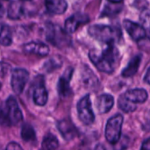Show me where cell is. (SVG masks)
Returning a JSON list of instances; mask_svg holds the SVG:
<instances>
[{
  "instance_id": "6da1fadb",
  "label": "cell",
  "mask_w": 150,
  "mask_h": 150,
  "mask_svg": "<svg viewBox=\"0 0 150 150\" xmlns=\"http://www.w3.org/2000/svg\"><path fill=\"white\" fill-rule=\"evenodd\" d=\"M90 59L96 66V68L108 74L114 71L120 60V52L114 44H108V46L101 52L92 50L90 52Z\"/></svg>"
},
{
  "instance_id": "7a4b0ae2",
  "label": "cell",
  "mask_w": 150,
  "mask_h": 150,
  "mask_svg": "<svg viewBox=\"0 0 150 150\" xmlns=\"http://www.w3.org/2000/svg\"><path fill=\"white\" fill-rule=\"evenodd\" d=\"M89 34L97 40L106 44H114L121 39V31L118 27L105 25H93L88 29Z\"/></svg>"
},
{
  "instance_id": "3957f363",
  "label": "cell",
  "mask_w": 150,
  "mask_h": 150,
  "mask_svg": "<svg viewBox=\"0 0 150 150\" xmlns=\"http://www.w3.org/2000/svg\"><path fill=\"white\" fill-rule=\"evenodd\" d=\"M124 118L121 114H116L107 121L105 127V138L112 145L119 142L121 137V128Z\"/></svg>"
},
{
  "instance_id": "277c9868",
  "label": "cell",
  "mask_w": 150,
  "mask_h": 150,
  "mask_svg": "<svg viewBox=\"0 0 150 150\" xmlns=\"http://www.w3.org/2000/svg\"><path fill=\"white\" fill-rule=\"evenodd\" d=\"M68 33L57 25L49 24L47 27L46 37L47 40L54 46L62 47L69 43Z\"/></svg>"
},
{
  "instance_id": "5b68a950",
  "label": "cell",
  "mask_w": 150,
  "mask_h": 150,
  "mask_svg": "<svg viewBox=\"0 0 150 150\" xmlns=\"http://www.w3.org/2000/svg\"><path fill=\"white\" fill-rule=\"evenodd\" d=\"M77 112L79 120L84 125H91L95 120V115L91 107V101L90 95L82 98L77 104Z\"/></svg>"
},
{
  "instance_id": "8992f818",
  "label": "cell",
  "mask_w": 150,
  "mask_h": 150,
  "mask_svg": "<svg viewBox=\"0 0 150 150\" xmlns=\"http://www.w3.org/2000/svg\"><path fill=\"white\" fill-rule=\"evenodd\" d=\"M29 73L24 69H15L11 74V84L12 91L17 95H19L24 91V88L28 81Z\"/></svg>"
},
{
  "instance_id": "52a82bcc",
  "label": "cell",
  "mask_w": 150,
  "mask_h": 150,
  "mask_svg": "<svg viewBox=\"0 0 150 150\" xmlns=\"http://www.w3.org/2000/svg\"><path fill=\"white\" fill-rule=\"evenodd\" d=\"M6 112L11 125H17L23 120V114L18 107L17 100L13 97H10L6 101Z\"/></svg>"
},
{
  "instance_id": "ba28073f",
  "label": "cell",
  "mask_w": 150,
  "mask_h": 150,
  "mask_svg": "<svg viewBox=\"0 0 150 150\" xmlns=\"http://www.w3.org/2000/svg\"><path fill=\"white\" fill-rule=\"evenodd\" d=\"M123 25L127 33L131 36V38L134 40L139 41L146 37V32L142 25L135 23L132 20L126 19L123 22Z\"/></svg>"
},
{
  "instance_id": "9c48e42d",
  "label": "cell",
  "mask_w": 150,
  "mask_h": 150,
  "mask_svg": "<svg viewBox=\"0 0 150 150\" xmlns=\"http://www.w3.org/2000/svg\"><path fill=\"white\" fill-rule=\"evenodd\" d=\"M89 22V17L85 14H81V13H76L74 14L73 16L69 17L66 22H65V28L64 30L68 33H75L78 26Z\"/></svg>"
},
{
  "instance_id": "30bf717a",
  "label": "cell",
  "mask_w": 150,
  "mask_h": 150,
  "mask_svg": "<svg viewBox=\"0 0 150 150\" xmlns=\"http://www.w3.org/2000/svg\"><path fill=\"white\" fill-rule=\"evenodd\" d=\"M23 50L27 54H33L40 56H47L49 54V47L45 43L32 41L23 46Z\"/></svg>"
},
{
  "instance_id": "8fae6325",
  "label": "cell",
  "mask_w": 150,
  "mask_h": 150,
  "mask_svg": "<svg viewBox=\"0 0 150 150\" xmlns=\"http://www.w3.org/2000/svg\"><path fill=\"white\" fill-rule=\"evenodd\" d=\"M57 127L62 137L67 141L74 139L77 134V129L73 125V123L69 120H62L59 121Z\"/></svg>"
},
{
  "instance_id": "7c38bea8",
  "label": "cell",
  "mask_w": 150,
  "mask_h": 150,
  "mask_svg": "<svg viewBox=\"0 0 150 150\" xmlns=\"http://www.w3.org/2000/svg\"><path fill=\"white\" fill-rule=\"evenodd\" d=\"M45 5L48 12L57 15L64 13L68 8L65 0H45Z\"/></svg>"
},
{
  "instance_id": "4fadbf2b",
  "label": "cell",
  "mask_w": 150,
  "mask_h": 150,
  "mask_svg": "<svg viewBox=\"0 0 150 150\" xmlns=\"http://www.w3.org/2000/svg\"><path fill=\"white\" fill-rule=\"evenodd\" d=\"M114 105V98L110 94H103L98 98L97 108L99 113L108 112Z\"/></svg>"
},
{
  "instance_id": "5bb4252c",
  "label": "cell",
  "mask_w": 150,
  "mask_h": 150,
  "mask_svg": "<svg viewBox=\"0 0 150 150\" xmlns=\"http://www.w3.org/2000/svg\"><path fill=\"white\" fill-rule=\"evenodd\" d=\"M72 69H69L66 73L59 79L58 85H57V90L59 94L62 97H67L70 93V87H69V80L71 78L72 75Z\"/></svg>"
},
{
  "instance_id": "9a60e30c",
  "label": "cell",
  "mask_w": 150,
  "mask_h": 150,
  "mask_svg": "<svg viewBox=\"0 0 150 150\" xmlns=\"http://www.w3.org/2000/svg\"><path fill=\"white\" fill-rule=\"evenodd\" d=\"M124 96L134 104H142L148 99V92L144 89H134L127 91Z\"/></svg>"
},
{
  "instance_id": "2e32d148",
  "label": "cell",
  "mask_w": 150,
  "mask_h": 150,
  "mask_svg": "<svg viewBox=\"0 0 150 150\" xmlns=\"http://www.w3.org/2000/svg\"><path fill=\"white\" fill-rule=\"evenodd\" d=\"M141 61H142V55L141 54H138V55H135L134 57H133L130 60L127 66L123 69L122 76H124V77H131V76H134L137 73L138 69H139Z\"/></svg>"
},
{
  "instance_id": "e0dca14e",
  "label": "cell",
  "mask_w": 150,
  "mask_h": 150,
  "mask_svg": "<svg viewBox=\"0 0 150 150\" xmlns=\"http://www.w3.org/2000/svg\"><path fill=\"white\" fill-rule=\"evenodd\" d=\"M8 17L11 19H18L24 14V9L19 1H12L8 6Z\"/></svg>"
},
{
  "instance_id": "ac0fdd59",
  "label": "cell",
  "mask_w": 150,
  "mask_h": 150,
  "mask_svg": "<svg viewBox=\"0 0 150 150\" xmlns=\"http://www.w3.org/2000/svg\"><path fill=\"white\" fill-rule=\"evenodd\" d=\"M33 101L37 105H45L47 102V91L43 85H39L33 91Z\"/></svg>"
},
{
  "instance_id": "d6986e66",
  "label": "cell",
  "mask_w": 150,
  "mask_h": 150,
  "mask_svg": "<svg viewBox=\"0 0 150 150\" xmlns=\"http://www.w3.org/2000/svg\"><path fill=\"white\" fill-rule=\"evenodd\" d=\"M12 42V33L11 28L3 23H0V44L10 46Z\"/></svg>"
},
{
  "instance_id": "ffe728a7",
  "label": "cell",
  "mask_w": 150,
  "mask_h": 150,
  "mask_svg": "<svg viewBox=\"0 0 150 150\" xmlns=\"http://www.w3.org/2000/svg\"><path fill=\"white\" fill-rule=\"evenodd\" d=\"M82 79H83V82L85 84V86H87L89 88H93L98 83L97 76L91 71V69L89 68H86L85 70L83 71Z\"/></svg>"
},
{
  "instance_id": "44dd1931",
  "label": "cell",
  "mask_w": 150,
  "mask_h": 150,
  "mask_svg": "<svg viewBox=\"0 0 150 150\" xmlns=\"http://www.w3.org/2000/svg\"><path fill=\"white\" fill-rule=\"evenodd\" d=\"M118 105L119 107L125 112L129 113V112H133L137 109V106L134 103L131 102L130 100H128L124 94L121 95L119 99H118Z\"/></svg>"
},
{
  "instance_id": "7402d4cb",
  "label": "cell",
  "mask_w": 150,
  "mask_h": 150,
  "mask_svg": "<svg viewBox=\"0 0 150 150\" xmlns=\"http://www.w3.org/2000/svg\"><path fill=\"white\" fill-rule=\"evenodd\" d=\"M59 146V142L57 138L49 134L45 136L42 142V149L43 150H55Z\"/></svg>"
},
{
  "instance_id": "603a6c76",
  "label": "cell",
  "mask_w": 150,
  "mask_h": 150,
  "mask_svg": "<svg viewBox=\"0 0 150 150\" xmlns=\"http://www.w3.org/2000/svg\"><path fill=\"white\" fill-rule=\"evenodd\" d=\"M21 138L25 142H33L36 138L33 127L29 124H24L21 128Z\"/></svg>"
},
{
  "instance_id": "cb8c5ba5",
  "label": "cell",
  "mask_w": 150,
  "mask_h": 150,
  "mask_svg": "<svg viewBox=\"0 0 150 150\" xmlns=\"http://www.w3.org/2000/svg\"><path fill=\"white\" fill-rule=\"evenodd\" d=\"M140 20L146 32V36L150 40V10L145 9L142 11L140 16Z\"/></svg>"
},
{
  "instance_id": "d4e9b609",
  "label": "cell",
  "mask_w": 150,
  "mask_h": 150,
  "mask_svg": "<svg viewBox=\"0 0 150 150\" xmlns=\"http://www.w3.org/2000/svg\"><path fill=\"white\" fill-rule=\"evenodd\" d=\"M0 125L1 126H10L11 122L7 114V112L0 107Z\"/></svg>"
},
{
  "instance_id": "484cf974",
  "label": "cell",
  "mask_w": 150,
  "mask_h": 150,
  "mask_svg": "<svg viewBox=\"0 0 150 150\" xmlns=\"http://www.w3.org/2000/svg\"><path fill=\"white\" fill-rule=\"evenodd\" d=\"M10 69V65L4 62H0V76H4L9 70Z\"/></svg>"
},
{
  "instance_id": "4316f807",
  "label": "cell",
  "mask_w": 150,
  "mask_h": 150,
  "mask_svg": "<svg viewBox=\"0 0 150 150\" xmlns=\"http://www.w3.org/2000/svg\"><path fill=\"white\" fill-rule=\"evenodd\" d=\"M5 150H23V149L16 142H11L7 145Z\"/></svg>"
},
{
  "instance_id": "83f0119b",
  "label": "cell",
  "mask_w": 150,
  "mask_h": 150,
  "mask_svg": "<svg viewBox=\"0 0 150 150\" xmlns=\"http://www.w3.org/2000/svg\"><path fill=\"white\" fill-rule=\"evenodd\" d=\"M141 150H150V138L145 140V141L142 142V145Z\"/></svg>"
},
{
  "instance_id": "f1b7e54d",
  "label": "cell",
  "mask_w": 150,
  "mask_h": 150,
  "mask_svg": "<svg viewBox=\"0 0 150 150\" xmlns=\"http://www.w3.org/2000/svg\"><path fill=\"white\" fill-rule=\"evenodd\" d=\"M144 81L147 83L150 84V67L149 68V69H148V71H147V73H146V75L144 76Z\"/></svg>"
},
{
  "instance_id": "f546056e",
  "label": "cell",
  "mask_w": 150,
  "mask_h": 150,
  "mask_svg": "<svg viewBox=\"0 0 150 150\" xmlns=\"http://www.w3.org/2000/svg\"><path fill=\"white\" fill-rule=\"evenodd\" d=\"M4 14V5L2 4V3L0 2V18H2Z\"/></svg>"
},
{
  "instance_id": "4dcf8cb0",
  "label": "cell",
  "mask_w": 150,
  "mask_h": 150,
  "mask_svg": "<svg viewBox=\"0 0 150 150\" xmlns=\"http://www.w3.org/2000/svg\"><path fill=\"white\" fill-rule=\"evenodd\" d=\"M95 150H105V147H104L103 145H101V144H98V145L96 147Z\"/></svg>"
},
{
  "instance_id": "1f68e13d",
  "label": "cell",
  "mask_w": 150,
  "mask_h": 150,
  "mask_svg": "<svg viewBox=\"0 0 150 150\" xmlns=\"http://www.w3.org/2000/svg\"><path fill=\"white\" fill-rule=\"evenodd\" d=\"M109 2H112V3H114V4H118V3H120L122 2V0H108Z\"/></svg>"
},
{
  "instance_id": "d6a6232c",
  "label": "cell",
  "mask_w": 150,
  "mask_h": 150,
  "mask_svg": "<svg viewBox=\"0 0 150 150\" xmlns=\"http://www.w3.org/2000/svg\"><path fill=\"white\" fill-rule=\"evenodd\" d=\"M24 1H27V0H24Z\"/></svg>"
},
{
  "instance_id": "836d02e7",
  "label": "cell",
  "mask_w": 150,
  "mask_h": 150,
  "mask_svg": "<svg viewBox=\"0 0 150 150\" xmlns=\"http://www.w3.org/2000/svg\"><path fill=\"white\" fill-rule=\"evenodd\" d=\"M0 86H1V85H0Z\"/></svg>"
}]
</instances>
